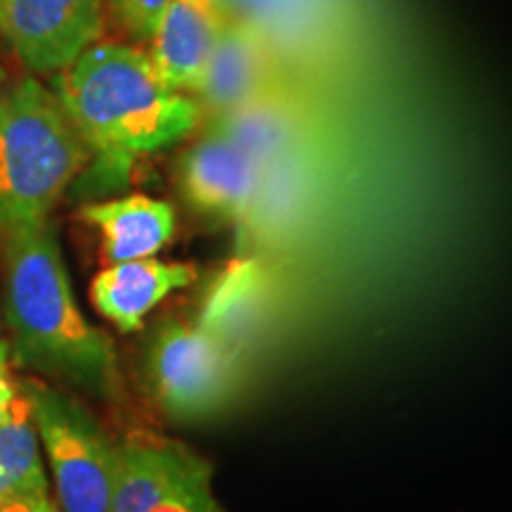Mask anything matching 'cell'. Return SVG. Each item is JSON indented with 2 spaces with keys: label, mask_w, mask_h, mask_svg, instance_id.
<instances>
[{
  "label": "cell",
  "mask_w": 512,
  "mask_h": 512,
  "mask_svg": "<svg viewBox=\"0 0 512 512\" xmlns=\"http://www.w3.org/2000/svg\"><path fill=\"white\" fill-rule=\"evenodd\" d=\"M5 238L3 318L12 335V363L93 399H114L121 389L117 351L76 304L53 223Z\"/></svg>",
  "instance_id": "cell-1"
},
{
  "label": "cell",
  "mask_w": 512,
  "mask_h": 512,
  "mask_svg": "<svg viewBox=\"0 0 512 512\" xmlns=\"http://www.w3.org/2000/svg\"><path fill=\"white\" fill-rule=\"evenodd\" d=\"M55 95L110 174L178 143L202 117L200 102L159 79L150 55L119 43H95L76 57Z\"/></svg>",
  "instance_id": "cell-2"
},
{
  "label": "cell",
  "mask_w": 512,
  "mask_h": 512,
  "mask_svg": "<svg viewBox=\"0 0 512 512\" xmlns=\"http://www.w3.org/2000/svg\"><path fill=\"white\" fill-rule=\"evenodd\" d=\"M91 147L53 91L36 79L0 88V230L50 219Z\"/></svg>",
  "instance_id": "cell-3"
},
{
  "label": "cell",
  "mask_w": 512,
  "mask_h": 512,
  "mask_svg": "<svg viewBox=\"0 0 512 512\" xmlns=\"http://www.w3.org/2000/svg\"><path fill=\"white\" fill-rule=\"evenodd\" d=\"M19 394L29 403L53 477L57 512H112L117 441L83 403L46 382H22Z\"/></svg>",
  "instance_id": "cell-4"
},
{
  "label": "cell",
  "mask_w": 512,
  "mask_h": 512,
  "mask_svg": "<svg viewBox=\"0 0 512 512\" xmlns=\"http://www.w3.org/2000/svg\"><path fill=\"white\" fill-rule=\"evenodd\" d=\"M145 366L157 406L181 422L219 413L238 382V354L183 320H166L155 332Z\"/></svg>",
  "instance_id": "cell-5"
},
{
  "label": "cell",
  "mask_w": 512,
  "mask_h": 512,
  "mask_svg": "<svg viewBox=\"0 0 512 512\" xmlns=\"http://www.w3.org/2000/svg\"><path fill=\"white\" fill-rule=\"evenodd\" d=\"M112 512H223L211 465L181 441L131 434L117 441Z\"/></svg>",
  "instance_id": "cell-6"
},
{
  "label": "cell",
  "mask_w": 512,
  "mask_h": 512,
  "mask_svg": "<svg viewBox=\"0 0 512 512\" xmlns=\"http://www.w3.org/2000/svg\"><path fill=\"white\" fill-rule=\"evenodd\" d=\"M102 31V0H0V36L34 74L67 69Z\"/></svg>",
  "instance_id": "cell-7"
},
{
  "label": "cell",
  "mask_w": 512,
  "mask_h": 512,
  "mask_svg": "<svg viewBox=\"0 0 512 512\" xmlns=\"http://www.w3.org/2000/svg\"><path fill=\"white\" fill-rule=\"evenodd\" d=\"M264 176V162L214 126L181 162L183 197L192 209L216 221L247 219Z\"/></svg>",
  "instance_id": "cell-8"
},
{
  "label": "cell",
  "mask_w": 512,
  "mask_h": 512,
  "mask_svg": "<svg viewBox=\"0 0 512 512\" xmlns=\"http://www.w3.org/2000/svg\"><path fill=\"white\" fill-rule=\"evenodd\" d=\"M228 22L214 0H169L147 53L159 79L178 93H195Z\"/></svg>",
  "instance_id": "cell-9"
},
{
  "label": "cell",
  "mask_w": 512,
  "mask_h": 512,
  "mask_svg": "<svg viewBox=\"0 0 512 512\" xmlns=\"http://www.w3.org/2000/svg\"><path fill=\"white\" fill-rule=\"evenodd\" d=\"M271 69V41L249 22L230 19L195 91L202 114L209 112L219 119L264 98Z\"/></svg>",
  "instance_id": "cell-10"
},
{
  "label": "cell",
  "mask_w": 512,
  "mask_h": 512,
  "mask_svg": "<svg viewBox=\"0 0 512 512\" xmlns=\"http://www.w3.org/2000/svg\"><path fill=\"white\" fill-rule=\"evenodd\" d=\"M197 278V268L181 261L133 259L112 264L91 283V302L121 332L143 328L147 313L171 292L183 290Z\"/></svg>",
  "instance_id": "cell-11"
},
{
  "label": "cell",
  "mask_w": 512,
  "mask_h": 512,
  "mask_svg": "<svg viewBox=\"0 0 512 512\" xmlns=\"http://www.w3.org/2000/svg\"><path fill=\"white\" fill-rule=\"evenodd\" d=\"M81 219L100 233L102 259L110 266L155 256L176 233L174 207L145 195L88 204Z\"/></svg>",
  "instance_id": "cell-12"
},
{
  "label": "cell",
  "mask_w": 512,
  "mask_h": 512,
  "mask_svg": "<svg viewBox=\"0 0 512 512\" xmlns=\"http://www.w3.org/2000/svg\"><path fill=\"white\" fill-rule=\"evenodd\" d=\"M266 278L252 259H235L214 275L195 325L240 356L264 311Z\"/></svg>",
  "instance_id": "cell-13"
},
{
  "label": "cell",
  "mask_w": 512,
  "mask_h": 512,
  "mask_svg": "<svg viewBox=\"0 0 512 512\" xmlns=\"http://www.w3.org/2000/svg\"><path fill=\"white\" fill-rule=\"evenodd\" d=\"M31 494H50V479L29 403L19 394L0 418V505Z\"/></svg>",
  "instance_id": "cell-14"
},
{
  "label": "cell",
  "mask_w": 512,
  "mask_h": 512,
  "mask_svg": "<svg viewBox=\"0 0 512 512\" xmlns=\"http://www.w3.org/2000/svg\"><path fill=\"white\" fill-rule=\"evenodd\" d=\"M107 5L128 34L150 41L169 0H107Z\"/></svg>",
  "instance_id": "cell-15"
},
{
  "label": "cell",
  "mask_w": 512,
  "mask_h": 512,
  "mask_svg": "<svg viewBox=\"0 0 512 512\" xmlns=\"http://www.w3.org/2000/svg\"><path fill=\"white\" fill-rule=\"evenodd\" d=\"M10 368H12L10 339H0V418L10 411L12 403H15L19 396V387L12 382Z\"/></svg>",
  "instance_id": "cell-16"
},
{
  "label": "cell",
  "mask_w": 512,
  "mask_h": 512,
  "mask_svg": "<svg viewBox=\"0 0 512 512\" xmlns=\"http://www.w3.org/2000/svg\"><path fill=\"white\" fill-rule=\"evenodd\" d=\"M0 512H57V505L50 494H31L3 503Z\"/></svg>",
  "instance_id": "cell-17"
},
{
  "label": "cell",
  "mask_w": 512,
  "mask_h": 512,
  "mask_svg": "<svg viewBox=\"0 0 512 512\" xmlns=\"http://www.w3.org/2000/svg\"><path fill=\"white\" fill-rule=\"evenodd\" d=\"M216 5H219L223 15H226L228 19H235V12H238V3L240 0H214Z\"/></svg>",
  "instance_id": "cell-18"
},
{
  "label": "cell",
  "mask_w": 512,
  "mask_h": 512,
  "mask_svg": "<svg viewBox=\"0 0 512 512\" xmlns=\"http://www.w3.org/2000/svg\"><path fill=\"white\" fill-rule=\"evenodd\" d=\"M0 320H3V299H0Z\"/></svg>",
  "instance_id": "cell-19"
},
{
  "label": "cell",
  "mask_w": 512,
  "mask_h": 512,
  "mask_svg": "<svg viewBox=\"0 0 512 512\" xmlns=\"http://www.w3.org/2000/svg\"><path fill=\"white\" fill-rule=\"evenodd\" d=\"M0 79H3V67H0Z\"/></svg>",
  "instance_id": "cell-20"
}]
</instances>
